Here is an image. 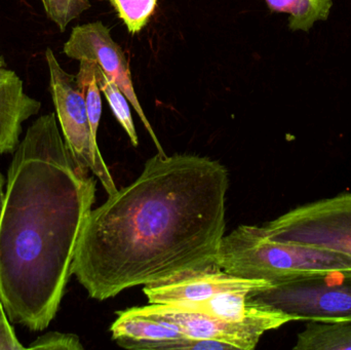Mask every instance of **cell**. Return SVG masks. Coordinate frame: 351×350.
I'll return each mask as SVG.
<instances>
[{"instance_id":"cell-7","label":"cell","mask_w":351,"mask_h":350,"mask_svg":"<svg viewBox=\"0 0 351 350\" xmlns=\"http://www.w3.org/2000/svg\"><path fill=\"white\" fill-rule=\"evenodd\" d=\"M133 310L171 323L189 338L222 341L237 350H253L266 332L294 321L289 314L268 308L259 316L239 323L227 322L177 305L149 304L133 308Z\"/></svg>"},{"instance_id":"cell-8","label":"cell","mask_w":351,"mask_h":350,"mask_svg":"<svg viewBox=\"0 0 351 350\" xmlns=\"http://www.w3.org/2000/svg\"><path fill=\"white\" fill-rule=\"evenodd\" d=\"M63 53L70 59L88 60L98 64L103 72L123 90L152 136L158 154H167L140 104L132 80L129 61L123 49L113 40L108 27L101 21L74 27L69 39L64 45Z\"/></svg>"},{"instance_id":"cell-18","label":"cell","mask_w":351,"mask_h":350,"mask_svg":"<svg viewBox=\"0 0 351 350\" xmlns=\"http://www.w3.org/2000/svg\"><path fill=\"white\" fill-rule=\"evenodd\" d=\"M27 349L82 350L84 347L76 335L49 332L33 341Z\"/></svg>"},{"instance_id":"cell-17","label":"cell","mask_w":351,"mask_h":350,"mask_svg":"<svg viewBox=\"0 0 351 350\" xmlns=\"http://www.w3.org/2000/svg\"><path fill=\"white\" fill-rule=\"evenodd\" d=\"M47 18L57 25L61 32L72 21L90 10V0H40Z\"/></svg>"},{"instance_id":"cell-4","label":"cell","mask_w":351,"mask_h":350,"mask_svg":"<svg viewBox=\"0 0 351 350\" xmlns=\"http://www.w3.org/2000/svg\"><path fill=\"white\" fill-rule=\"evenodd\" d=\"M247 301L292 316L294 321L351 320V271H332L276 284L250 294Z\"/></svg>"},{"instance_id":"cell-10","label":"cell","mask_w":351,"mask_h":350,"mask_svg":"<svg viewBox=\"0 0 351 350\" xmlns=\"http://www.w3.org/2000/svg\"><path fill=\"white\" fill-rule=\"evenodd\" d=\"M111 326L112 339L123 349L173 350L185 335L171 323L139 314L133 308L117 312Z\"/></svg>"},{"instance_id":"cell-19","label":"cell","mask_w":351,"mask_h":350,"mask_svg":"<svg viewBox=\"0 0 351 350\" xmlns=\"http://www.w3.org/2000/svg\"><path fill=\"white\" fill-rule=\"evenodd\" d=\"M8 314L3 305L0 302V349L2 350H24L26 347L16 338L14 329L8 320Z\"/></svg>"},{"instance_id":"cell-9","label":"cell","mask_w":351,"mask_h":350,"mask_svg":"<svg viewBox=\"0 0 351 350\" xmlns=\"http://www.w3.org/2000/svg\"><path fill=\"white\" fill-rule=\"evenodd\" d=\"M261 279H247L229 275L216 263H208L176 273L171 277L144 286L150 304L182 305L210 299L222 292L239 291L252 294L272 287Z\"/></svg>"},{"instance_id":"cell-5","label":"cell","mask_w":351,"mask_h":350,"mask_svg":"<svg viewBox=\"0 0 351 350\" xmlns=\"http://www.w3.org/2000/svg\"><path fill=\"white\" fill-rule=\"evenodd\" d=\"M260 228L276 242L313 247L351 257V192L305 203Z\"/></svg>"},{"instance_id":"cell-20","label":"cell","mask_w":351,"mask_h":350,"mask_svg":"<svg viewBox=\"0 0 351 350\" xmlns=\"http://www.w3.org/2000/svg\"><path fill=\"white\" fill-rule=\"evenodd\" d=\"M4 184H5V179H4L3 175L0 173V214H1L2 205H3L4 201Z\"/></svg>"},{"instance_id":"cell-15","label":"cell","mask_w":351,"mask_h":350,"mask_svg":"<svg viewBox=\"0 0 351 350\" xmlns=\"http://www.w3.org/2000/svg\"><path fill=\"white\" fill-rule=\"evenodd\" d=\"M80 62V71L76 75V80L86 100L93 136L97 139V133L102 116V98L100 88L97 82L96 64L88 60H82Z\"/></svg>"},{"instance_id":"cell-1","label":"cell","mask_w":351,"mask_h":350,"mask_svg":"<svg viewBox=\"0 0 351 350\" xmlns=\"http://www.w3.org/2000/svg\"><path fill=\"white\" fill-rule=\"evenodd\" d=\"M228 172L191 154H156L140 176L92 210L71 273L93 299L214 261L226 225Z\"/></svg>"},{"instance_id":"cell-6","label":"cell","mask_w":351,"mask_h":350,"mask_svg":"<svg viewBox=\"0 0 351 350\" xmlns=\"http://www.w3.org/2000/svg\"><path fill=\"white\" fill-rule=\"evenodd\" d=\"M49 71V90L64 141L73 158L102 183L108 195L117 192V185L103 158L88 121L86 100L76 75L66 72L51 49L45 51Z\"/></svg>"},{"instance_id":"cell-21","label":"cell","mask_w":351,"mask_h":350,"mask_svg":"<svg viewBox=\"0 0 351 350\" xmlns=\"http://www.w3.org/2000/svg\"><path fill=\"white\" fill-rule=\"evenodd\" d=\"M4 69H6L5 62H4L3 57L0 55V74L4 71Z\"/></svg>"},{"instance_id":"cell-11","label":"cell","mask_w":351,"mask_h":350,"mask_svg":"<svg viewBox=\"0 0 351 350\" xmlns=\"http://www.w3.org/2000/svg\"><path fill=\"white\" fill-rule=\"evenodd\" d=\"M40 109V101L26 94L18 74L4 69L0 74V155L16 151L23 123Z\"/></svg>"},{"instance_id":"cell-12","label":"cell","mask_w":351,"mask_h":350,"mask_svg":"<svg viewBox=\"0 0 351 350\" xmlns=\"http://www.w3.org/2000/svg\"><path fill=\"white\" fill-rule=\"evenodd\" d=\"M294 350H351V320L308 321Z\"/></svg>"},{"instance_id":"cell-3","label":"cell","mask_w":351,"mask_h":350,"mask_svg":"<svg viewBox=\"0 0 351 350\" xmlns=\"http://www.w3.org/2000/svg\"><path fill=\"white\" fill-rule=\"evenodd\" d=\"M214 262L229 275L272 285L307 275L351 271V257L270 240L258 226L241 225L223 236Z\"/></svg>"},{"instance_id":"cell-13","label":"cell","mask_w":351,"mask_h":350,"mask_svg":"<svg viewBox=\"0 0 351 350\" xmlns=\"http://www.w3.org/2000/svg\"><path fill=\"white\" fill-rule=\"evenodd\" d=\"M268 10L288 14V27L293 32H309L317 22H326L331 14L333 0H264Z\"/></svg>"},{"instance_id":"cell-2","label":"cell","mask_w":351,"mask_h":350,"mask_svg":"<svg viewBox=\"0 0 351 350\" xmlns=\"http://www.w3.org/2000/svg\"><path fill=\"white\" fill-rule=\"evenodd\" d=\"M96 185L56 113L34 121L14 152L0 214V302L12 324L37 332L55 318Z\"/></svg>"},{"instance_id":"cell-14","label":"cell","mask_w":351,"mask_h":350,"mask_svg":"<svg viewBox=\"0 0 351 350\" xmlns=\"http://www.w3.org/2000/svg\"><path fill=\"white\" fill-rule=\"evenodd\" d=\"M96 78L101 92L104 94L115 118L125 129L132 144L137 147L139 145V138H138L137 131L134 125L131 108H130L131 103L129 102L123 90L113 82V79L109 78L99 67L98 64H96Z\"/></svg>"},{"instance_id":"cell-16","label":"cell","mask_w":351,"mask_h":350,"mask_svg":"<svg viewBox=\"0 0 351 350\" xmlns=\"http://www.w3.org/2000/svg\"><path fill=\"white\" fill-rule=\"evenodd\" d=\"M131 34L145 28L156 12L158 0H108Z\"/></svg>"}]
</instances>
